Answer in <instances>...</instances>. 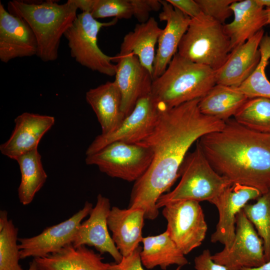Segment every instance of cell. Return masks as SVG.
<instances>
[{"instance_id": "cell-22", "label": "cell", "mask_w": 270, "mask_h": 270, "mask_svg": "<svg viewBox=\"0 0 270 270\" xmlns=\"http://www.w3.org/2000/svg\"><path fill=\"white\" fill-rule=\"evenodd\" d=\"M86 100L97 117L102 134L114 131L126 118L122 110L121 94L114 81L90 89Z\"/></svg>"}, {"instance_id": "cell-41", "label": "cell", "mask_w": 270, "mask_h": 270, "mask_svg": "<svg viewBox=\"0 0 270 270\" xmlns=\"http://www.w3.org/2000/svg\"><path fill=\"white\" fill-rule=\"evenodd\" d=\"M268 16V24H270V8H266Z\"/></svg>"}, {"instance_id": "cell-37", "label": "cell", "mask_w": 270, "mask_h": 270, "mask_svg": "<svg viewBox=\"0 0 270 270\" xmlns=\"http://www.w3.org/2000/svg\"><path fill=\"white\" fill-rule=\"evenodd\" d=\"M166 1L191 18H195L202 13L196 0H166Z\"/></svg>"}, {"instance_id": "cell-28", "label": "cell", "mask_w": 270, "mask_h": 270, "mask_svg": "<svg viewBox=\"0 0 270 270\" xmlns=\"http://www.w3.org/2000/svg\"><path fill=\"white\" fill-rule=\"evenodd\" d=\"M238 123L252 131L270 134V99L249 98L233 118Z\"/></svg>"}, {"instance_id": "cell-21", "label": "cell", "mask_w": 270, "mask_h": 270, "mask_svg": "<svg viewBox=\"0 0 270 270\" xmlns=\"http://www.w3.org/2000/svg\"><path fill=\"white\" fill-rule=\"evenodd\" d=\"M144 219V212L142 208H111L107 219L108 226L122 256H128L140 246L143 238Z\"/></svg>"}, {"instance_id": "cell-19", "label": "cell", "mask_w": 270, "mask_h": 270, "mask_svg": "<svg viewBox=\"0 0 270 270\" xmlns=\"http://www.w3.org/2000/svg\"><path fill=\"white\" fill-rule=\"evenodd\" d=\"M264 34L262 29L230 52L225 63L215 71L216 84L238 87L253 73L260 61L259 47Z\"/></svg>"}, {"instance_id": "cell-9", "label": "cell", "mask_w": 270, "mask_h": 270, "mask_svg": "<svg viewBox=\"0 0 270 270\" xmlns=\"http://www.w3.org/2000/svg\"><path fill=\"white\" fill-rule=\"evenodd\" d=\"M162 214L167 222L166 230L184 255L202 244L208 225L200 202H170L163 207Z\"/></svg>"}, {"instance_id": "cell-27", "label": "cell", "mask_w": 270, "mask_h": 270, "mask_svg": "<svg viewBox=\"0 0 270 270\" xmlns=\"http://www.w3.org/2000/svg\"><path fill=\"white\" fill-rule=\"evenodd\" d=\"M16 161L21 174L18 198L22 205L26 206L32 202L36 194L43 186L48 176L38 148L20 156Z\"/></svg>"}, {"instance_id": "cell-18", "label": "cell", "mask_w": 270, "mask_h": 270, "mask_svg": "<svg viewBox=\"0 0 270 270\" xmlns=\"http://www.w3.org/2000/svg\"><path fill=\"white\" fill-rule=\"evenodd\" d=\"M162 11L159 14L160 21L166 22L158 43L153 66V80L161 76L177 53L179 44L186 33L191 18L174 8L166 0H160Z\"/></svg>"}, {"instance_id": "cell-7", "label": "cell", "mask_w": 270, "mask_h": 270, "mask_svg": "<svg viewBox=\"0 0 270 270\" xmlns=\"http://www.w3.org/2000/svg\"><path fill=\"white\" fill-rule=\"evenodd\" d=\"M114 18L108 22H100L88 12L77 16L64 34L68 42L71 56L81 66L108 76H115L116 64L112 61L114 56H110L100 48L98 36L104 27L114 25L118 22Z\"/></svg>"}, {"instance_id": "cell-20", "label": "cell", "mask_w": 270, "mask_h": 270, "mask_svg": "<svg viewBox=\"0 0 270 270\" xmlns=\"http://www.w3.org/2000/svg\"><path fill=\"white\" fill-rule=\"evenodd\" d=\"M234 18L224 25L230 40V52L245 43L268 24L266 10L256 0H236L230 5Z\"/></svg>"}, {"instance_id": "cell-17", "label": "cell", "mask_w": 270, "mask_h": 270, "mask_svg": "<svg viewBox=\"0 0 270 270\" xmlns=\"http://www.w3.org/2000/svg\"><path fill=\"white\" fill-rule=\"evenodd\" d=\"M14 128L9 138L0 146V152L16 160L20 156L37 149L44 134L54 126V116L25 112L14 120Z\"/></svg>"}, {"instance_id": "cell-16", "label": "cell", "mask_w": 270, "mask_h": 270, "mask_svg": "<svg viewBox=\"0 0 270 270\" xmlns=\"http://www.w3.org/2000/svg\"><path fill=\"white\" fill-rule=\"evenodd\" d=\"M38 44L32 28L24 19L11 14L0 2V60L4 63L36 56Z\"/></svg>"}, {"instance_id": "cell-14", "label": "cell", "mask_w": 270, "mask_h": 270, "mask_svg": "<svg viewBox=\"0 0 270 270\" xmlns=\"http://www.w3.org/2000/svg\"><path fill=\"white\" fill-rule=\"evenodd\" d=\"M115 80L122 96V110L126 117L137 101L151 92L152 76L132 54H117Z\"/></svg>"}, {"instance_id": "cell-2", "label": "cell", "mask_w": 270, "mask_h": 270, "mask_svg": "<svg viewBox=\"0 0 270 270\" xmlns=\"http://www.w3.org/2000/svg\"><path fill=\"white\" fill-rule=\"evenodd\" d=\"M220 130L198 141L204 154L219 174L232 184L252 187L262 194L270 190V137L249 130L234 118Z\"/></svg>"}, {"instance_id": "cell-33", "label": "cell", "mask_w": 270, "mask_h": 270, "mask_svg": "<svg viewBox=\"0 0 270 270\" xmlns=\"http://www.w3.org/2000/svg\"><path fill=\"white\" fill-rule=\"evenodd\" d=\"M236 0H196L202 12L222 24L232 14L230 5Z\"/></svg>"}, {"instance_id": "cell-8", "label": "cell", "mask_w": 270, "mask_h": 270, "mask_svg": "<svg viewBox=\"0 0 270 270\" xmlns=\"http://www.w3.org/2000/svg\"><path fill=\"white\" fill-rule=\"evenodd\" d=\"M152 158V150L144 144L116 142L86 156L85 162L110 177L135 182L148 168Z\"/></svg>"}, {"instance_id": "cell-29", "label": "cell", "mask_w": 270, "mask_h": 270, "mask_svg": "<svg viewBox=\"0 0 270 270\" xmlns=\"http://www.w3.org/2000/svg\"><path fill=\"white\" fill-rule=\"evenodd\" d=\"M259 50L260 61L253 73L238 88L248 98H265L270 99V82L267 78L265 68L270 58V34H264Z\"/></svg>"}, {"instance_id": "cell-11", "label": "cell", "mask_w": 270, "mask_h": 270, "mask_svg": "<svg viewBox=\"0 0 270 270\" xmlns=\"http://www.w3.org/2000/svg\"><path fill=\"white\" fill-rule=\"evenodd\" d=\"M211 258L227 270L256 268L266 262L262 241L242 210L236 218V235L232 246Z\"/></svg>"}, {"instance_id": "cell-13", "label": "cell", "mask_w": 270, "mask_h": 270, "mask_svg": "<svg viewBox=\"0 0 270 270\" xmlns=\"http://www.w3.org/2000/svg\"><path fill=\"white\" fill-rule=\"evenodd\" d=\"M262 194L255 188L238 184L228 187L211 203L218 210V220L210 242H220L224 248H230L235 238L237 215L250 200H256Z\"/></svg>"}, {"instance_id": "cell-5", "label": "cell", "mask_w": 270, "mask_h": 270, "mask_svg": "<svg viewBox=\"0 0 270 270\" xmlns=\"http://www.w3.org/2000/svg\"><path fill=\"white\" fill-rule=\"evenodd\" d=\"M180 176L176 187L159 198L156 204L158 209L180 200L207 201L211 204L232 184L212 168L198 142L194 150L184 158Z\"/></svg>"}, {"instance_id": "cell-4", "label": "cell", "mask_w": 270, "mask_h": 270, "mask_svg": "<svg viewBox=\"0 0 270 270\" xmlns=\"http://www.w3.org/2000/svg\"><path fill=\"white\" fill-rule=\"evenodd\" d=\"M216 84L215 70L177 52L164 72L153 80L151 93L161 108H171L201 98Z\"/></svg>"}, {"instance_id": "cell-32", "label": "cell", "mask_w": 270, "mask_h": 270, "mask_svg": "<svg viewBox=\"0 0 270 270\" xmlns=\"http://www.w3.org/2000/svg\"><path fill=\"white\" fill-rule=\"evenodd\" d=\"M18 231L12 220L0 227V270H24L19 263Z\"/></svg>"}, {"instance_id": "cell-23", "label": "cell", "mask_w": 270, "mask_h": 270, "mask_svg": "<svg viewBox=\"0 0 270 270\" xmlns=\"http://www.w3.org/2000/svg\"><path fill=\"white\" fill-rule=\"evenodd\" d=\"M38 270H107L101 254L82 246L68 244L59 251L42 258H34Z\"/></svg>"}, {"instance_id": "cell-31", "label": "cell", "mask_w": 270, "mask_h": 270, "mask_svg": "<svg viewBox=\"0 0 270 270\" xmlns=\"http://www.w3.org/2000/svg\"><path fill=\"white\" fill-rule=\"evenodd\" d=\"M78 8L89 12L95 19L114 17L129 19L134 16L130 0H74Z\"/></svg>"}, {"instance_id": "cell-35", "label": "cell", "mask_w": 270, "mask_h": 270, "mask_svg": "<svg viewBox=\"0 0 270 270\" xmlns=\"http://www.w3.org/2000/svg\"><path fill=\"white\" fill-rule=\"evenodd\" d=\"M142 250V246H139L128 256H123L120 262L110 263L107 270H145L141 261ZM181 268L178 266L175 270H180Z\"/></svg>"}, {"instance_id": "cell-10", "label": "cell", "mask_w": 270, "mask_h": 270, "mask_svg": "<svg viewBox=\"0 0 270 270\" xmlns=\"http://www.w3.org/2000/svg\"><path fill=\"white\" fill-rule=\"evenodd\" d=\"M160 108L151 92L144 95L117 129L110 134H100L95 138L86 149V155L93 154L116 142H140L154 129Z\"/></svg>"}, {"instance_id": "cell-1", "label": "cell", "mask_w": 270, "mask_h": 270, "mask_svg": "<svg viewBox=\"0 0 270 270\" xmlns=\"http://www.w3.org/2000/svg\"><path fill=\"white\" fill-rule=\"evenodd\" d=\"M199 100L161 108L154 129L138 143L149 147L153 158L146 172L134 182L128 208H142L145 219L158 217L156 202L180 176V166L192 144L224 125V121L202 114Z\"/></svg>"}, {"instance_id": "cell-26", "label": "cell", "mask_w": 270, "mask_h": 270, "mask_svg": "<svg viewBox=\"0 0 270 270\" xmlns=\"http://www.w3.org/2000/svg\"><path fill=\"white\" fill-rule=\"evenodd\" d=\"M142 242L141 261L148 269L160 266L162 270H166L171 265L182 267L188 263L166 230L156 236L143 237Z\"/></svg>"}, {"instance_id": "cell-30", "label": "cell", "mask_w": 270, "mask_h": 270, "mask_svg": "<svg viewBox=\"0 0 270 270\" xmlns=\"http://www.w3.org/2000/svg\"><path fill=\"white\" fill-rule=\"evenodd\" d=\"M242 210L262 241L266 262L270 260V190L254 203L246 204Z\"/></svg>"}, {"instance_id": "cell-6", "label": "cell", "mask_w": 270, "mask_h": 270, "mask_svg": "<svg viewBox=\"0 0 270 270\" xmlns=\"http://www.w3.org/2000/svg\"><path fill=\"white\" fill-rule=\"evenodd\" d=\"M224 25L202 12L191 18L177 52L192 62L218 70L230 52V40Z\"/></svg>"}, {"instance_id": "cell-12", "label": "cell", "mask_w": 270, "mask_h": 270, "mask_svg": "<svg viewBox=\"0 0 270 270\" xmlns=\"http://www.w3.org/2000/svg\"><path fill=\"white\" fill-rule=\"evenodd\" d=\"M92 208V204L86 201L83 208L68 220L45 228L38 235L18 238L20 259L44 258L72 244L82 220Z\"/></svg>"}, {"instance_id": "cell-25", "label": "cell", "mask_w": 270, "mask_h": 270, "mask_svg": "<svg viewBox=\"0 0 270 270\" xmlns=\"http://www.w3.org/2000/svg\"><path fill=\"white\" fill-rule=\"evenodd\" d=\"M248 99L238 87L216 84L200 99L198 106L202 114L225 122L233 118Z\"/></svg>"}, {"instance_id": "cell-40", "label": "cell", "mask_w": 270, "mask_h": 270, "mask_svg": "<svg viewBox=\"0 0 270 270\" xmlns=\"http://www.w3.org/2000/svg\"><path fill=\"white\" fill-rule=\"evenodd\" d=\"M27 270H38L34 259L30 263L28 268Z\"/></svg>"}, {"instance_id": "cell-3", "label": "cell", "mask_w": 270, "mask_h": 270, "mask_svg": "<svg viewBox=\"0 0 270 270\" xmlns=\"http://www.w3.org/2000/svg\"><path fill=\"white\" fill-rule=\"evenodd\" d=\"M78 9L74 0L63 4L13 0L8 2L7 10L28 24L37 40L36 56L48 62L58 58L60 38L76 19Z\"/></svg>"}, {"instance_id": "cell-36", "label": "cell", "mask_w": 270, "mask_h": 270, "mask_svg": "<svg viewBox=\"0 0 270 270\" xmlns=\"http://www.w3.org/2000/svg\"><path fill=\"white\" fill-rule=\"evenodd\" d=\"M209 250L206 249L194 259V267L196 270H227L226 268L214 262L211 258Z\"/></svg>"}, {"instance_id": "cell-39", "label": "cell", "mask_w": 270, "mask_h": 270, "mask_svg": "<svg viewBox=\"0 0 270 270\" xmlns=\"http://www.w3.org/2000/svg\"><path fill=\"white\" fill-rule=\"evenodd\" d=\"M256 2L261 6L264 8V6L267 8H270V0H256Z\"/></svg>"}, {"instance_id": "cell-34", "label": "cell", "mask_w": 270, "mask_h": 270, "mask_svg": "<svg viewBox=\"0 0 270 270\" xmlns=\"http://www.w3.org/2000/svg\"><path fill=\"white\" fill-rule=\"evenodd\" d=\"M133 8L134 16L139 23L148 20L150 14L158 12L162 7L160 0H130Z\"/></svg>"}, {"instance_id": "cell-38", "label": "cell", "mask_w": 270, "mask_h": 270, "mask_svg": "<svg viewBox=\"0 0 270 270\" xmlns=\"http://www.w3.org/2000/svg\"><path fill=\"white\" fill-rule=\"evenodd\" d=\"M241 270H270V260L258 267L245 268H242Z\"/></svg>"}, {"instance_id": "cell-15", "label": "cell", "mask_w": 270, "mask_h": 270, "mask_svg": "<svg viewBox=\"0 0 270 270\" xmlns=\"http://www.w3.org/2000/svg\"><path fill=\"white\" fill-rule=\"evenodd\" d=\"M110 210V200L98 194L95 206L90 213L89 218L80 224L72 244L74 248L94 246L101 254L108 253L115 262L118 263L123 256L108 231L107 219Z\"/></svg>"}, {"instance_id": "cell-42", "label": "cell", "mask_w": 270, "mask_h": 270, "mask_svg": "<svg viewBox=\"0 0 270 270\" xmlns=\"http://www.w3.org/2000/svg\"><path fill=\"white\" fill-rule=\"evenodd\" d=\"M270 137V134H268Z\"/></svg>"}, {"instance_id": "cell-24", "label": "cell", "mask_w": 270, "mask_h": 270, "mask_svg": "<svg viewBox=\"0 0 270 270\" xmlns=\"http://www.w3.org/2000/svg\"><path fill=\"white\" fill-rule=\"evenodd\" d=\"M162 30L153 17L145 22L136 24L124 36L118 54H132L136 56L152 76L155 46Z\"/></svg>"}]
</instances>
